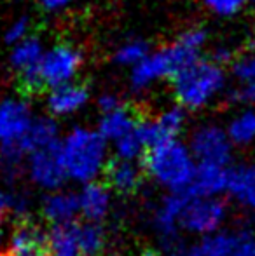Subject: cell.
Returning a JSON list of instances; mask_svg holds the SVG:
<instances>
[{"instance_id":"6da1fadb","label":"cell","mask_w":255,"mask_h":256,"mask_svg":"<svg viewBox=\"0 0 255 256\" xmlns=\"http://www.w3.org/2000/svg\"><path fill=\"white\" fill-rule=\"evenodd\" d=\"M173 92L177 102L189 110H197L208 104L225 86L222 64L215 60H194L182 68L173 78Z\"/></svg>"},{"instance_id":"7a4b0ae2","label":"cell","mask_w":255,"mask_h":256,"mask_svg":"<svg viewBox=\"0 0 255 256\" xmlns=\"http://www.w3.org/2000/svg\"><path fill=\"white\" fill-rule=\"evenodd\" d=\"M142 166L157 182L177 192L191 185L196 172L187 148L175 138L147 148L142 154Z\"/></svg>"},{"instance_id":"3957f363","label":"cell","mask_w":255,"mask_h":256,"mask_svg":"<svg viewBox=\"0 0 255 256\" xmlns=\"http://www.w3.org/2000/svg\"><path fill=\"white\" fill-rule=\"evenodd\" d=\"M62 148L68 176L77 182H89L102 169L105 138L100 132L77 128L67 136Z\"/></svg>"},{"instance_id":"277c9868","label":"cell","mask_w":255,"mask_h":256,"mask_svg":"<svg viewBox=\"0 0 255 256\" xmlns=\"http://www.w3.org/2000/svg\"><path fill=\"white\" fill-rule=\"evenodd\" d=\"M199 58V52L177 38L173 44L149 52L147 58L131 68V86L135 89H147L154 82L173 78L182 68Z\"/></svg>"},{"instance_id":"5b68a950","label":"cell","mask_w":255,"mask_h":256,"mask_svg":"<svg viewBox=\"0 0 255 256\" xmlns=\"http://www.w3.org/2000/svg\"><path fill=\"white\" fill-rule=\"evenodd\" d=\"M82 66V54L72 44H55L46 49L37 74H35V88L55 89L58 86L74 82Z\"/></svg>"},{"instance_id":"8992f818","label":"cell","mask_w":255,"mask_h":256,"mask_svg":"<svg viewBox=\"0 0 255 256\" xmlns=\"http://www.w3.org/2000/svg\"><path fill=\"white\" fill-rule=\"evenodd\" d=\"M225 216V204L210 197H191L185 202L178 218V225L189 232H213Z\"/></svg>"},{"instance_id":"52a82bcc","label":"cell","mask_w":255,"mask_h":256,"mask_svg":"<svg viewBox=\"0 0 255 256\" xmlns=\"http://www.w3.org/2000/svg\"><path fill=\"white\" fill-rule=\"evenodd\" d=\"M30 174L37 185L46 188H58L63 185L68 172L63 160V148L58 142L32 152Z\"/></svg>"},{"instance_id":"ba28073f","label":"cell","mask_w":255,"mask_h":256,"mask_svg":"<svg viewBox=\"0 0 255 256\" xmlns=\"http://www.w3.org/2000/svg\"><path fill=\"white\" fill-rule=\"evenodd\" d=\"M192 152L203 162L225 166L231 158V138L217 126H203L192 136Z\"/></svg>"},{"instance_id":"9c48e42d","label":"cell","mask_w":255,"mask_h":256,"mask_svg":"<svg viewBox=\"0 0 255 256\" xmlns=\"http://www.w3.org/2000/svg\"><path fill=\"white\" fill-rule=\"evenodd\" d=\"M46 49L42 42L35 37H28L25 40L18 42L13 46L11 51V66L14 72H18L21 77V84L28 91H37L35 88V74H37L39 63H41L42 56H44Z\"/></svg>"},{"instance_id":"30bf717a","label":"cell","mask_w":255,"mask_h":256,"mask_svg":"<svg viewBox=\"0 0 255 256\" xmlns=\"http://www.w3.org/2000/svg\"><path fill=\"white\" fill-rule=\"evenodd\" d=\"M255 248V239L250 234L241 232L236 236L206 237L189 250L187 256H250Z\"/></svg>"},{"instance_id":"8fae6325","label":"cell","mask_w":255,"mask_h":256,"mask_svg":"<svg viewBox=\"0 0 255 256\" xmlns=\"http://www.w3.org/2000/svg\"><path fill=\"white\" fill-rule=\"evenodd\" d=\"M143 166H136L129 158L114 157L105 164V183L119 196H133L143 183Z\"/></svg>"},{"instance_id":"7c38bea8","label":"cell","mask_w":255,"mask_h":256,"mask_svg":"<svg viewBox=\"0 0 255 256\" xmlns=\"http://www.w3.org/2000/svg\"><path fill=\"white\" fill-rule=\"evenodd\" d=\"M32 112L28 104L21 100H4L0 103V142H16L23 138L30 129Z\"/></svg>"},{"instance_id":"4fadbf2b","label":"cell","mask_w":255,"mask_h":256,"mask_svg":"<svg viewBox=\"0 0 255 256\" xmlns=\"http://www.w3.org/2000/svg\"><path fill=\"white\" fill-rule=\"evenodd\" d=\"M32 251L49 253V236L28 216H23V218H18L13 237H11V256L32 253Z\"/></svg>"},{"instance_id":"5bb4252c","label":"cell","mask_w":255,"mask_h":256,"mask_svg":"<svg viewBox=\"0 0 255 256\" xmlns=\"http://www.w3.org/2000/svg\"><path fill=\"white\" fill-rule=\"evenodd\" d=\"M227 182L229 172L224 171V166L201 162L199 168H196L194 178L185 192L191 197H210L227 188Z\"/></svg>"},{"instance_id":"9a60e30c","label":"cell","mask_w":255,"mask_h":256,"mask_svg":"<svg viewBox=\"0 0 255 256\" xmlns=\"http://www.w3.org/2000/svg\"><path fill=\"white\" fill-rule=\"evenodd\" d=\"M89 100L88 88L77 82H68V84L58 86L51 89L48 98V106L51 114L55 115H70L74 112L81 110Z\"/></svg>"},{"instance_id":"2e32d148","label":"cell","mask_w":255,"mask_h":256,"mask_svg":"<svg viewBox=\"0 0 255 256\" xmlns=\"http://www.w3.org/2000/svg\"><path fill=\"white\" fill-rule=\"evenodd\" d=\"M189 199H191V196L185 190H180V192L166 197L163 200V204L159 206V209L156 212V226L161 232V236H163V239L177 236L178 218H180L182 209H184V206Z\"/></svg>"},{"instance_id":"e0dca14e","label":"cell","mask_w":255,"mask_h":256,"mask_svg":"<svg viewBox=\"0 0 255 256\" xmlns=\"http://www.w3.org/2000/svg\"><path fill=\"white\" fill-rule=\"evenodd\" d=\"M49 253L51 256H81L79 250L77 223H58L49 232Z\"/></svg>"},{"instance_id":"ac0fdd59","label":"cell","mask_w":255,"mask_h":256,"mask_svg":"<svg viewBox=\"0 0 255 256\" xmlns=\"http://www.w3.org/2000/svg\"><path fill=\"white\" fill-rule=\"evenodd\" d=\"M79 209H81L79 197L68 192L51 194L42 202V212H44L46 220L56 223V225L72 222V218H74Z\"/></svg>"},{"instance_id":"d6986e66","label":"cell","mask_w":255,"mask_h":256,"mask_svg":"<svg viewBox=\"0 0 255 256\" xmlns=\"http://www.w3.org/2000/svg\"><path fill=\"white\" fill-rule=\"evenodd\" d=\"M18 142L27 150V154H32L35 150L42 148V146H48L51 143L58 142V126L49 117L34 118L27 134L18 140Z\"/></svg>"},{"instance_id":"ffe728a7","label":"cell","mask_w":255,"mask_h":256,"mask_svg":"<svg viewBox=\"0 0 255 256\" xmlns=\"http://www.w3.org/2000/svg\"><path fill=\"white\" fill-rule=\"evenodd\" d=\"M138 120L140 118H136L135 114L123 104V106L117 108V110L103 114L102 120H100L98 132L105 140H114V142H117V140H121L123 136H126L128 132H131Z\"/></svg>"},{"instance_id":"44dd1931","label":"cell","mask_w":255,"mask_h":256,"mask_svg":"<svg viewBox=\"0 0 255 256\" xmlns=\"http://www.w3.org/2000/svg\"><path fill=\"white\" fill-rule=\"evenodd\" d=\"M227 190L239 202L255 208V166H238L231 169Z\"/></svg>"},{"instance_id":"7402d4cb","label":"cell","mask_w":255,"mask_h":256,"mask_svg":"<svg viewBox=\"0 0 255 256\" xmlns=\"http://www.w3.org/2000/svg\"><path fill=\"white\" fill-rule=\"evenodd\" d=\"M79 204L88 222H100L109 211V194L105 185H100V183L86 185L79 196Z\"/></svg>"},{"instance_id":"603a6c76","label":"cell","mask_w":255,"mask_h":256,"mask_svg":"<svg viewBox=\"0 0 255 256\" xmlns=\"http://www.w3.org/2000/svg\"><path fill=\"white\" fill-rule=\"evenodd\" d=\"M27 154V150L21 146V143L18 142H7L2 143L0 146V174L7 180L13 182L20 176L21 171V162Z\"/></svg>"},{"instance_id":"cb8c5ba5","label":"cell","mask_w":255,"mask_h":256,"mask_svg":"<svg viewBox=\"0 0 255 256\" xmlns=\"http://www.w3.org/2000/svg\"><path fill=\"white\" fill-rule=\"evenodd\" d=\"M105 246V234L96 222L79 225V250L81 256H100Z\"/></svg>"},{"instance_id":"d4e9b609","label":"cell","mask_w":255,"mask_h":256,"mask_svg":"<svg viewBox=\"0 0 255 256\" xmlns=\"http://www.w3.org/2000/svg\"><path fill=\"white\" fill-rule=\"evenodd\" d=\"M149 46L147 42L140 40V38H129V40H124L119 48L116 49V54H114V61L121 66H131L135 68L138 63H142L143 60L149 54Z\"/></svg>"},{"instance_id":"484cf974","label":"cell","mask_w":255,"mask_h":256,"mask_svg":"<svg viewBox=\"0 0 255 256\" xmlns=\"http://www.w3.org/2000/svg\"><path fill=\"white\" fill-rule=\"evenodd\" d=\"M229 138L238 145L250 143L255 138V112L246 110L239 114L229 126Z\"/></svg>"},{"instance_id":"4316f807","label":"cell","mask_w":255,"mask_h":256,"mask_svg":"<svg viewBox=\"0 0 255 256\" xmlns=\"http://www.w3.org/2000/svg\"><path fill=\"white\" fill-rule=\"evenodd\" d=\"M232 74L238 82L255 80V46H248L232 58Z\"/></svg>"},{"instance_id":"83f0119b","label":"cell","mask_w":255,"mask_h":256,"mask_svg":"<svg viewBox=\"0 0 255 256\" xmlns=\"http://www.w3.org/2000/svg\"><path fill=\"white\" fill-rule=\"evenodd\" d=\"M156 120H157V124H159L163 134L166 136L168 140H171L182 131V128H184L185 114L182 108L175 106V108H170V110L163 112L159 117H156Z\"/></svg>"},{"instance_id":"f1b7e54d","label":"cell","mask_w":255,"mask_h":256,"mask_svg":"<svg viewBox=\"0 0 255 256\" xmlns=\"http://www.w3.org/2000/svg\"><path fill=\"white\" fill-rule=\"evenodd\" d=\"M248 2L250 0H203V6L217 16L229 18L238 14Z\"/></svg>"},{"instance_id":"f546056e","label":"cell","mask_w":255,"mask_h":256,"mask_svg":"<svg viewBox=\"0 0 255 256\" xmlns=\"http://www.w3.org/2000/svg\"><path fill=\"white\" fill-rule=\"evenodd\" d=\"M30 30H32V23L27 16L16 18V20L11 21L9 26L6 28V42L11 46L18 44V42L30 37Z\"/></svg>"},{"instance_id":"4dcf8cb0","label":"cell","mask_w":255,"mask_h":256,"mask_svg":"<svg viewBox=\"0 0 255 256\" xmlns=\"http://www.w3.org/2000/svg\"><path fill=\"white\" fill-rule=\"evenodd\" d=\"M142 148H143V143L140 142L138 134L136 131L133 129L131 132H128L126 136H123L121 140H117V155L123 158H135L142 154Z\"/></svg>"},{"instance_id":"1f68e13d","label":"cell","mask_w":255,"mask_h":256,"mask_svg":"<svg viewBox=\"0 0 255 256\" xmlns=\"http://www.w3.org/2000/svg\"><path fill=\"white\" fill-rule=\"evenodd\" d=\"M231 102L241 103V104H252L255 103V80L250 82H238L234 89L229 94Z\"/></svg>"},{"instance_id":"d6a6232c","label":"cell","mask_w":255,"mask_h":256,"mask_svg":"<svg viewBox=\"0 0 255 256\" xmlns=\"http://www.w3.org/2000/svg\"><path fill=\"white\" fill-rule=\"evenodd\" d=\"M98 106H100V110H102V114H109V112H114V110H117V108H121L123 103H121V100L117 98L116 94L107 92V94H103L102 98L98 100Z\"/></svg>"},{"instance_id":"836d02e7","label":"cell","mask_w":255,"mask_h":256,"mask_svg":"<svg viewBox=\"0 0 255 256\" xmlns=\"http://www.w3.org/2000/svg\"><path fill=\"white\" fill-rule=\"evenodd\" d=\"M39 2H41L42 9L48 10V12H60V10L70 7L74 0H39Z\"/></svg>"},{"instance_id":"e575fe53","label":"cell","mask_w":255,"mask_h":256,"mask_svg":"<svg viewBox=\"0 0 255 256\" xmlns=\"http://www.w3.org/2000/svg\"><path fill=\"white\" fill-rule=\"evenodd\" d=\"M11 208V197L6 196L4 192H0V220H2V214Z\"/></svg>"},{"instance_id":"d590c367","label":"cell","mask_w":255,"mask_h":256,"mask_svg":"<svg viewBox=\"0 0 255 256\" xmlns=\"http://www.w3.org/2000/svg\"><path fill=\"white\" fill-rule=\"evenodd\" d=\"M16 256H51V254L41 253V251H32V253H23V254H16Z\"/></svg>"},{"instance_id":"8d00e7d4","label":"cell","mask_w":255,"mask_h":256,"mask_svg":"<svg viewBox=\"0 0 255 256\" xmlns=\"http://www.w3.org/2000/svg\"><path fill=\"white\" fill-rule=\"evenodd\" d=\"M136 256H157L156 253H154L152 250H145V251H142L140 254H136Z\"/></svg>"},{"instance_id":"74e56055","label":"cell","mask_w":255,"mask_h":256,"mask_svg":"<svg viewBox=\"0 0 255 256\" xmlns=\"http://www.w3.org/2000/svg\"><path fill=\"white\" fill-rule=\"evenodd\" d=\"M250 256H255V248H253V250H252V253H250Z\"/></svg>"}]
</instances>
